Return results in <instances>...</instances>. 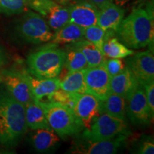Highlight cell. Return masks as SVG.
I'll return each mask as SVG.
<instances>
[{"label":"cell","mask_w":154,"mask_h":154,"mask_svg":"<svg viewBox=\"0 0 154 154\" xmlns=\"http://www.w3.org/2000/svg\"><path fill=\"white\" fill-rule=\"evenodd\" d=\"M28 3L29 0H0V14H21L26 10Z\"/></svg>","instance_id":"cell-26"},{"label":"cell","mask_w":154,"mask_h":154,"mask_svg":"<svg viewBox=\"0 0 154 154\" xmlns=\"http://www.w3.org/2000/svg\"><path fill=\"white\" fill-rule=\"evenodd\" d=\"M84 28L69 22L55 32L52 39L50 42L54 45L73 44L84 39Z\"/></svg>","instance_id":"cell-20"},{"label":"cell","mask_w":154,"mask_h":154,"mask_svg":"<svg viewBox=\"0 0 154 154\" xmlns=\"http://www.w3.org/2000/svg\"><path fill=\"white\" fill-rule=\"evenodd\" d=\"M63 66H66L69 72H77L88 68L87 61L82 51L71 44V49L66 53V59Z\"/></svg>","instance_id":"cell-25"},{"label":"cell","mask_w":154,"mask_h":154,"mask_svg":"<svg viewBox=\"0 0 154 154\" xmlns=\"http://www.w3.org/2000/svg\"><path fill=\"white\" fill-rule=\"evenodd\" d=\"M1 77L7 91L17 101L24 106L33 101L24 69H5L2 72Z\"/></svg>","instance_id":"cell-9"},{"label":"cell","mask_w":154,"mask_h":154,"mask_svg":"<svg viewBox=\"0 0 154 154\" xmlns=\"http://www.w3.org/2000/svg\"><path fill=\"white\" fill-rule=\"evenodd\" d=\"M127 59V67L141 85L154 82V57L151 50L140 51Z\"/></svg>","instance_id":"cell-10"},{"label":"cell","mask_w":154,"mask_h":154,"mask_svg":"<svg viewBox=\"0 0 154 154\" xmlns=\"http://www.w3.org/2000/svg\"><path fill=\"white\" fill-rule=\"evenodd\" d=\"M119 40L129 49H140L153 44V5L140 4L133 8L116 31Z\"/></svg>","instance_id":"cell-1"},{"label":"cell","mask_w":154,"mask_h":154,"mask_svg":"<svg viewBox=\"0 0 154 154\" xmlns=\"http://www.w3.org/2000/svg\"><path fill=\"white\" fill-rule=\"evenodd\" d=\"M103 64L111 78L122 72L126 67L124 61L121 60V59L115 58H109V59H106Z\"/></svg>","instance_id":"cell-29"},{"label":"cell","mask_w":154,"mask_h":154,"mask_svg":"<svg viewBox=\"0 0 154 154\" xmlns=\"http://www.w3.org/2000/svg\"><path fill=\"white\" fill-rule=\"evenodd\" d=\"M101 50L105 57L115 59H123L134 54V51L112 36L106 38L102 44Z\"/></svg>","instance_id":"cell-24"},{"label":"cell","mask_w":154,"mask_h":154,"mask_svg":"<svg viewBox=\"0 0 154 154\" xmlns=\"http://www.w3.org/2000/svg\"><path fill=\"white\" fill-rule=\"evenodd\" d=\"M126 101V116L133 124L147 126L153 122V116L148 105L145 89L141 84L137 86Z\"/></svg>","instance_id":"cell-8"},{"label":"cell","mask_w":154,"mask_h":154,"mask_svg":"<svg viewBox=\"0 0 154 154\" xmlns=\"http://www.w3.org/2000/svg\"><path fill=\"white\" fill-rule=\"evenodd\" d=\"M2 77H1V75H0V83H2Z\"/></svg>","instance_id":"cell-35"},{"label":"cell","mask_w":154,"mask_h":154,"mask_svg":"<svg viewBox=\"0 0 154 154\" xmlns=\"http://www.w3.org/2000/svg\"><path fill=\"white\" fill-rule=\"evenodd\" d=\"M36 102L43 109L50 128L61 138L78 134L84 128L74 111L66 106L57 102Z\"/></svg>","instance_id":"cell-4"},{"label":"cell","mask_w":154,"mask_h":154,"mask_svg":"<svg viewBox=\"0 0 154 154\" xmlns=\"http://www.w3.org/2000/svg\"><path fill=\"white\" fill-rule=\"evenodd\" d=\"M16 32L23 41L33 44L50 42L54 36L51 29L46 21L41 15L32 11H26L19 19Z\"/></svg>","instance_id":"cell-5"},{"label":"cell","mask_w":154,"mask_h":154,"mask_svg":"<svg viewBox=\"0 0 154 154\" xmlns=\"http://www.w3.org/2000/svg\"><path fill=\"white\" fill-rule=\"evenodd\" d=\"M75 96H76L75 93H70V92H67L61 88H59L51 95L45 98L47 99V101L43 102H57L72 109L74 104Z\"/></svg>","instance_id":"cell-28"},{"label":"cell","mask_w":154,"mask_h":154,"mask_svg":"<svg viewBox=\"0 0 154 154\" xmlns=\"http://www.w3.org/2000/svg\"><path fill=\"white\" fill-rule=\"evenodd\" d=\"M31 140L34 149L39 152L50 151L54 149L60 140L59 136L52 129L45 128L34 131Z\"/></svg>","instance_id":"cell-21"},{"label":"cell","mask_w":154,"mask_h":154,"mask_svg":"<svg viewBox=\"0 0 154 154\" xmlns=\"http://www.w3.org/2000/svg\"><path fill=\"white\" fill-rule=\"evenodd\" d=\"M128 134H121L116 137L103 140H85L83 143L76 144L72 149L76 154H112L122 146Z\"/></svg>","instance_id":"cell-13"},{"label":"cell","mask_w":154,"mask_h":154,"mask_svg":"<svg viewBox=\"0 0 154 154\" xmlns=\"http://www.w3.org/2000/svg\"><path fill=\"white\" fill-rule=\"evenodd\" d=\"M113 1L114 2V3L116 4V5L119 6V7H123L125 5H126V4L128 3L130 0H113Z\"/></svg>","instance_id":"cell-34"},{"label":"cell","mask_w":154,"mask_h":154,"mask_svg":"<svg viewBox=\"0 0 154 154\" xmlns=\"http://www.w3.org/2000/svg\"><path fill=\"white\" fill-rule=\"evenodd\" d=\"M72 110L82 121L85 129L101 114V100L91 94H76Z\"/></svg>","instance_id":"cell-11"},{"label":"cell","mask_w":154,"mask_h":154,"mask_svg":"<svg viewBox=\"0 0 154 154\" xmlns=\"http://www.w3.org/2000/svg\"><path fill=\"white\" fill-rule=\"evenodd\" d=\"M127 122L102 113L92 123L89 128L85 129L83 137L88 140L111 139L121 134H128Z\"/></svg>","instance_id":"cell-6"},{"label":"cell","mask_w":154,"mask_h":154,"mask_svg":"<svg viewBox=\"0 0 154 154\" xmlns=\"http://www.w3.org/2000/svg\"><path fill=\"white\" fill-rule=\"evenodd\" d=\"M86 93L95 96L100 100L104 99L110 93L111 77L104 64L88 67L84 70Z\"/></svg>","instance_id":"cell-12"},{"label":"cell","mask_w":154,"mask_h":154,"mask_svg":"<svg viewBox=\"0 0 154 154\" xmlns=\"http://www.w3.org/2000/svg\"><path fill=\"white\" fill-rule=\"evenodd\" d=\"M84 70L68 72L63 79H61L59 88L70 93H86V87L84 78Z\"/></svg>","instance_id":"cell-23"},{"label":"cell","mask_w":154,"mask_h":154,"mask_svg":"<svg viewBox=\"0 0 154 154\" xmlns=\"http://www.w3.org/2000/svg\"><path fill=\"white\" fill-rule=\"evenodd\" d=\"M25 106V116L27 128L35 131L41 128L51 129L41 106L36 101H30Z\"/></svg>","instance_id":"cell-19"},{"label":"cell","mask_w":154,"mask_h":154,"mask_svg":"<svg viewBox=\"0 0 154 154\" xmlns=\"http://www.w3.org/2000/svg\"><path fill=\"white\" fill-rule=\"evenodd\" d=\"M126 99L110 92L104 99L101 100V113H105L127 122Z\"/></svg>","instance_id":"cell-18"},{"label":"cell","mask_w":154,"mask_h":154,"mask_svg":"<svg viewBox=\"0 0 154 154\" xmlns=\"http://www.w3.org/2000/svg\"><path fill=\"white\" fill-rule=\"evenodd\" d=\"M69 22L85 29L97 24L99 9L89 2H81L67 7Z\"/></svg>","instance_id":"cell-14"},{"label":"cell","mask_w":154,"mask_h":154,"mask_svg":"<svg viewBox=\"0 0 154 154\" xmlns=\"http://www.w3.org/2000/svg\"><path fill=\"white\" fill-rule=\"evenodd\" d=\"M106 38V31L96 24L84 29V38L91 42L101 49L102 44Z\"/></svg>","instance_id":"cell-27"},{"label":"cell","mask_w":154,"mask_h":154,"mask_svg":"<svg viewBox=\"0 0 154 154\" xmlns=\"http://www.w3.org/2000/svg\"><path fill=\"white\" fill-rule=\"evenodd\" d=\"M139 84L129 69L126 66L122 72L111 78L110 92L126 99Z\"/></svg>","instance_id":"cell-17"},{"label":"cell","mask_w":154,"mask_h":154,"mask_svg":"<svg viewBox=\"0 0 154 154\" xmlns=\"http://www.w3.org/2000/svg\"><path fill=\"white\" fill-rule=\"evenodd\" d=\"M125 10L113 0L99 9L97 25L105 31L116 32L124 17Z\"/></svg>","instance_id":"cell-15"},{"label":"cell","mask_w":154,"mask_h":154,"mask_svg":"<svg viewBox=\"0 0 154 154\" xmlns=\"http://www.w3.org/2000/svg\"><path fill=\"white\" fill-rule=\"evenodd\" d=\"M72 44L83 53L87 61L88 67H96L104 63L106 57L103 51L94 44L82 39Z\"/></svg>","instance_id":"cell-22"},{"label":"cell","mask_w":154,"mask_h":154,"mask_svg":"<svg viewBox=\"0 0 154 154\" xmlns=\"http://www.w3.org/2000/svg\"><path fill=\"white\" fill-rule=\"evenodd\" d=\"M138 153L140 154H153L154 143L151 140H146L142 142L138 150Z\"/></svg>","instance_id":"cell-31"},{"label":"cell","mask_w":154,"mask_h":154,"mask_svg":"<svg viewBox=\"0 0 154 154\" xmlns=\"http://www.w3.org/2000/svg\"><path fill=\"white\" fill-rule=\"evenodd\" d=\"M31 92L34 101H41L57 91L60 86V79H38L31 75L27 70H24Z\"/></svg>","instance_id":"cell-16"},{"label":"cell","mask_w":154,"mask_h":154,"mask_svg":"<svg viewBox=\"0 0 154 154\" xmlns=\"http://www.w3.org/2000/svg\"><path fill=\"white\" fill-rule=\"evenodd\" d=\"M87 1L93 4L94 6H96L98 9H101L103 6H104L106 4L111 1V0H87Z\"/></svg>","instance_id":"cell-32"},{"label":"cell","mask_w":154,"mask_h":154,"mask_svg":"<svg viewBox=\"0 0 154 154\" xmlns=\"http://www.w3.org/2000/svg\"><path fill=\"white\" fill-rule=\"evenodd\" d=\"M66 52L50 44L49 46L28 56L27 71L38 79H51L59 76L63 68Z\"/></svg>","instance_id":"cell-3"},{"label":"cell","mask_w":154,"mask_h":154,"mask_svg":"<svg viewBox=\"0 0 154 154\" xmlns=\"http://www.w3.org/2000/svg\"><path fill=\"white\" fill-rule=\"evenodd\" d=\"M7 62V58L5 54L4 53L2 48L0 47V67H2Z\"/></svg>","instance_id":"cell-33"},{"label":"cell","mask_w":154,"mask_h":154,"mask_svg":"<svg viewBox=\"0 0 154 154\" xmlns=\"http://www.w3.org/2000/svg\"><path fill=\"white\" fill-rule=\"evenodd\" d=\"M142 86L145 89L146 99L150 111L152 116H154V82Z\"/></svg>","instance_id":"cell-30"},{"label":"cell","mask_w":154,"mask_h":154,"mask_svg":"<svg viewBox=\"0 0 154 154\" xmlns=\"http://www.w3.org/2000/svg\"><path fill=\"white\" fill-rule=\"evenodd\" d=\"M28 7L41 15L54 32L69 22L68 8L54 0H29Z\"/></svg>","instance_id":"cell-7"},{"label":"cell","mask_w":154,"mask_h":154,"mask_svg":"<svg viewBox=\"0 0 154 154\" xmlns=\"http://www.w3.org/2000/svg\"><path fill=\"white\" fill-rule=\"evenodd\" d=\"M25 106L7 91H0V143L13 147L26 130Z\"/></svg>","instance_id":"cell-2"}]
</instances>
